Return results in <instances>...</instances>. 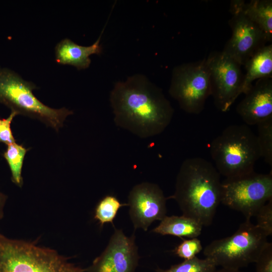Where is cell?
<instances>
[{
    "label": "cell",
    "mask_w": 272,
    "mask_h": 272,
    "mask_svg": "<svg viewBox=\"0 0 272 272\" xmlns=\"http://www.w3.org/2000/svg\"><path fill=\"white\" fill-rule=\"evenodd\" d=\"M109 101L115 125L142 139L163 132L174 114L161 89L142 74L116 82Z\"/></svg>",
    "instance_id": "1"
},
{
    "label": "cell",
    "mask_w": 272,
    "mask_h": 272,
    "mask_svg": "<svg viewBox=\"0 0 272 272\" xmlns=\"http://www.w3.org/2000/svg\"><path fill=\"white\" fill-rule=\"evenodd\" d=\"M220 175L206 159L187 158L177 175L174 193L167 199L176 201L183 215L210 226L221 201Z\"/></svg>",
    "instance_id": "2"
},
{
    "label": "cell",
    "mask_w": 272,
    "mask_h": 272,
    "mask_svg": "<svg viewBox=\"0 0 272 272\" xmlns=\"http://www.w3.org/2000/svg\"><path fill=\"white\" fill-rule=\"evenodd\" d=\"M210 152L220 175L227 179L253 172L261 157L255 135L245 124L226 127L211 142Z\"/></svg>",
    "instance_id": "3"
},
{
    "label": "cell",
    "mask_w": 272,
    "mask_h": 272,
    "mask_svg": "<svg viewBox=\"0 0 272 272\" xmlns=\"http://www.w3.org/2000/svg\"><path fill=\"white\" fill-rule=\"evenodd\" d=\"M55 250L0 233V272H86Z\"/></svg>",
    "instance_id": "4"
},
{
    "label": "cell",
    "mask_w": 272,
    "mask_h": 272,
    "mask_svg": "<svg viewBox=\"0 0 272 272\" xmlns=\"http://www.w3.org/2000/svg\"><path fill=\"white\" fill-rule=\"evenodd\" d=\"M37 88L35 84L25 81L15 72L0 68V103L11 112L37 119L58 131L73 112L65 107L54 109L44 104L33 93Z\"/></svg>",
    "instance_id": "5"
},
{
    "label": "cell",
    "mask_w": 272,
    "mask_h": 272,
    "mask_svg": "<svg viewBox=\"0 0 272 272\" xmlns=\"http://www.w3.org/2000/svg\"><path fill=\"white\" fill-rule=\"evenodd\" d=\"M267 237L250 219H246L232 235L215 240L207 245L203 254L217 266L239 270L255 262L267 242Z\"/></svg>",
    "instance_id": "6"
},
{
    "label": "cell",
    "mask_w": 272,
    "mask_h": 272,
    "mask_svg": "<svg viewBox=\"0 0 272 272\" xmlns=\"http://www.w3.org/2000/svg\"><path fill=\"white\" fill-rule=\"evenodd\" d=\"M169 93L185 112L196 114L202 112L207 99L211 95L206 58L175 67Z\"/></svg>",
    "instance_id": "7"
},
{
    "label": "cell",
    "mask_w": 272,
    "mask_h": 272,
    "mask_svg": "<svg viewBox=\"0 0 272 272\" xmlns=\"http://www.w3.org/2000/svg\"><path fill=\"white\" fill-rule=\"evenodd\" d=\"M272 199V173L248 175L222 182L221 201L241 212L246 219L255 216L259 209Z\"/></svg>",
    "instance_id": "8"
},
{
    "label": "cell",
    "mask_w": 272,
    "mask_h": 272,
    "mask_svg": "<svg viewBox=\"0 0 272 272\" xmlns=\"http://www.w3.org/2000/svg\"><path fill=\"white\" fill-rule=\"evenodd\" d=\"M211 96L216 107L227 111L241 93L244 75L241 65L222 51H213L206 58Z\"/></svg>",
    "instance_id": "9"
},
{
    "label": "cell",
    "mask_w": 272,
    "mask_h": 272,
    "mask_svg": "<svg viewBox=\"0 0 272 272\" xmlns=\"http://www.w3.org/2000/svg\"><path fill=\"white\" fill-rule=\"evenodd\" d=\"M230 12L232 35L222 51L244 66L268 42L261 30L243 13L241 0L231 1Z\"/></svg>",
    "instance_id": "10"
},
{
    "label": "cell",
    "mask_w": 272,
    "mask_h": 272,
    "mask_svg": "<svg viewBox=\"0 0 272 272\" xmlns=\"http://www.w3.org/2000/svg\"><path fill=\"white\" fill-rule=\"evenodd\" d=\"M167 199L156 184L145 182L134 185L128 194L127 203L134 229L146 231L153 222L161 221L166 216Z\"/></svg>",
    "instance_id": "11"
},
{
    "label": "cell",
    "mask_w": 272,
    "mask_h": 272,
    "mask_svg": "<svg viewBox=\"0 0 272 272\" xmlns=\"http://www.w3.org/2000/svg\"><path fill=\"white\" fill-rule=\"evenodd\" d=\"M139 259L134 234L127 237L121 229H115L106 248L86 271L134 272Z\"/></svg>",
    "instance_id": "12"
},
{
    "label": "cell",
    "mask_w": 272,
    "mask_h": 272,
    "mask_svg": "<svg viewBox=\"0 0 272 272\" xmlns=\"http://www.w3.org/2000/svg\"><path fill=\"white\" fill-rule=\"evenodd\" d=\"M236 111L250 125L272 117V78L257 80L237 105Z\"/></svg>",
    "instance_id": "13"
},
{
    "label": "cell",
    "mask_w": 272,
    "mask_h": 272,
    "mask_svg": "<svg viewBox=\"0 0 272 272\" xmlns=\"http://www.w3.org/2000/svg\"><path fill=\"white\" fill-rule=\"evenodd\" d=\"M101 36L93 44L88 46L78 45L69 38L62 39L55 47L56 62L73 65L78 70L87 69L91 62L90 56L102 52Z\"/></svg>",
    "instance_id": "14"
},
{
    "label": "cell",
    "mask_w": 272,
    "mask_h": 272,
    "mask_svg": "<svg viewBox=\"0 0 272 272\" xmlns=\"http://www.w3.org/2000/svg\"><path fill=\"white\" fill-rule=\"evenodd\" d=\"M246 70L241 93L246 94L256 80L272 78V45H266L257 50L244 65Z\"/></svg>",
    "instance_id": "15"
},
{
    "label": "cell",
    "mask_w": 272,
    "mask_h": 272,
    "mask_svg": "<svg viewBox=\"0 0 272 272\" xmlns=\"http://www.w3.org/2000/svg\"><path fill=\"white\" fill-rule=\"evenodd\" d=\"M203 226L196 220L184 215L165 216L152 232L162 235L197 238Z\"/></svg>",
    "instance_id": "16"
},
{
    "label": "cell",
    "mask_w": 272,
    "mask_h": 272,
    "mask_svg": "<svg viewBox=\"0 0 272 272\" xmlns=\"http://www.w3.org/2000/svg\"><path fill=\"white\" fill-rule=\"evenodd\" d=\"M245 15L264 33L268 42L272 40V1L252 0L245 3L241 0Z\"/></svg>",
    "instance_id": "17"
},
{
    "label": "cell",
    "mask_w": 272,
    "mask_h": 272,
    "mask_svg": "<svg viewBox=\"0 0 272 272\" xmlns=\"http://www.w3.org/2000/svg\"><path fill=\"white\" fill-rule=\"evenodd\" d=\"M28 150L15 142L7 145V149L3 155L11 170L12 180L19 187L23 185L22 169L24 159Z\"/></svg>",
    "instance_id": "18"
},
{
    "label": "cell",
    "mask_w": 272,
    "mask_h": 272,
    "mask_svg": "<svg viewBox=\"0 0 272 272\" xmlns=\"http://www.w3.org/2000/svg\"><path fill=\"white\" fill-rule=\"evenodd\" d=\"M127 203H122L114 195H107L97 203L94 213V218L101 226L106 223H112L115 218L119 209Z\"/></svg>",
    "instance_id": "19"
},
{
    "label": "cell",
    "mask_w": 272,
    "mask_h": 272,
    "mask_svg": "<svg viewBox=\"0 0 272 272\" xmlns=\"http://www.w3.org/2000/svg\"><path fill=\"white\" fill-rule=\"evenodd\" d=\"M216 267L212 259L207 257L200 259L195 256L190 259L184 260L178 264L172 265L168 269L158 268L155 272H215Z\"/></svg>",
    "instance_id": "20"
},
{
    "label": "cell",
    "mask_w": 272,
    "mask_h": 272,
    "mask_svg": "<svg viewBox=\"0 0 272 272\" xmlns=\"http://www.w3.org/2000/svg\"><path fill=\"white\" fill-rule=\"evenodd\" d=\"M257 140L261 157L272 167V117L257 124Z\"/></svg>",
    "instance_id": "21"
},
{
    "label": "cell",
    "mask_w": 272,
    "mask_h": 272,
    "mask_svg": "<svg viewBox=\"0 0 272 272\" xmlns=\"http://www.w3.org/2000/svg\"><path fill=\"white\" fill-rule=\"evenodd\" d=\"M202 249L201 241L197 238L189 239H183L173 250V252L178 257L187 260L196 256Z\"/></svg>",
    "instance_id": "22"
},
{
    "label": "cell",
    "mask_w": 272,
    "mask_h": 272,
    "mask_svg": "<svg viewBox=\"0 0 272 272\" xmlns=\"http://www.w3.org/2000/svg\"><path fill=\"white\" fill-rule=\"evenodd\" d=\"M256 226L267 236L272 235V199L262 206L254 216Z\"/></svg>",
    "instance_id": "23"
},
{
    "label": "cell",
    "mask_w": 272,
    "mask_h": 272,
    "mask_svg": "<svg viewBox=\"0 0 272 272\" xmlns=\"http://www.w3.org/2000/svg\"><path fill=\"white\" fill-rule=\"evenodd\" d=\"M255 263L256 272H272V243L267 242Z\"/></svg>",
    "instance_id": "24"
},
{
    "label": "cell",
    "mask_w": 272,
    "mask_h": 272,
    "mask_svg": "<svg viewBox=\"0 0 272 272\" xmlns=\"http://www.w3.org/2000/svg\"><path fill=\"white\" fill-rule=\"evenodd\" d=\"M17 115V113L11 112L8 118H0V143L8 145L16 142L11 125L13 118Z\"/></svg>",
    "instance_id": "25"
},
{
    "label": "cell",
    "mask_w": 272,
    "mask_h": 272,
    "mask_svg": "<svg viewBox=\"0 0 272 272\" xmlns=\"http://www.w3.org/2000/svg\"><path fill=\"white\" fill-rule=\"evenodd\" d=\"M7 197L0 191V221L4 216V207L6 202Z\"/></svg>",
    "instance_id": "26"
},
{
    "label": "cell",
    "mask_w": 272,
    "mask_h": 272,
    "mask_svg": "<svg viewBox=\"0 0 272 272\" xmlns=\"http://www.w3.org/2000/svg\"><path fill=\"white\" fill-rule=\"evenodd\" d=\"M215 272H242L239 270L229 269L222 268L220 270H216Z\"/></svg>",
    "instance_id": "27"
}]
</instances>
